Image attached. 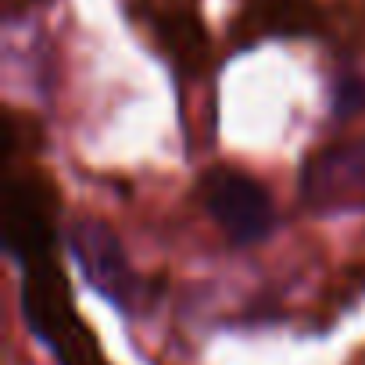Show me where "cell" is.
I'll use <instances>...</instances> for the list:
<instances>
[{
    "label": "cell",
    "instance_id": "4",
    "mask_svg": "<svg viewBox=\"0 0 365 365\" xmlns=\"http://www.w3.org/2000/svg\"><path fill=\"white\" fill-rule=\"evenodd\" d=\"M301 197L315 212H344L365 205V136L315 150L301 175Z\"/></svg>",
    "mask_w": 365,
    "mask_h": 365
},
{
    "label": "cell",
    "instance_id": "2",
    "mask_svg": "<svg viewBox=\"0 0 365 365\" xmlns=\"http://www.w3.org/2000/svg\"><path fill=\"white\" fill-rule=\"evenodd\" d=\"M201 201L208 208V215L215 219V226L226 233V240L247 247L258 244L272 233L276 222V208L272 197L262 182L240 168H212L201 179Z\"/></svg>",
    "mask_w": 365,
    "mask_h": 365
},
{
    "label": "cell",
    "instance_id": "1",
    "mask_svg": "<svg viewBox=\"0 0 365 365\" xmlns=\"http://www.w3.org/2000/svg\"><path fill=\"white\" fill-rule=\"evenodd\" d=\"M22 312L29 329L54 351L61 365H108L97 336L76 315L68 279L54 255L22 265Z\"/></svg>",
    "mask_w": 365,
    "mask_h": 365
},
{
    "label": "cell",
    "instance_id": "5",
    "mask_svg": "<svg viewBox=\"0 0 365 365\" xmlns=\"http://www.w3.org/2000/svg\"><path fill=\"white\" fill-rule=\"evenodd\" d=\"M4 244L19 265L54 255L51 197L33 179H11L4 190Z\"/></svg>",
    "mask_w": 365,
    "mask_h": 365
},
{
    "label": "cell",
    "instance_id": "3",
    "mask_svg": "<svg viewBox=\"0 0 365 365\" xmlns=\"http://www.w3.org/2000/svg\"><path fill=\"white\" fill-rule=\"evenodd\" d=\"M68 247H72L86 283L104 301H111V304L129 312L133 297H136V276H133V265H129L125 247L115 237V230L104 219L83 215V219H76L68 226Z\"/></svg>",
    "mask_w": 365,
    "mask_h": 365
}]
</instances>
